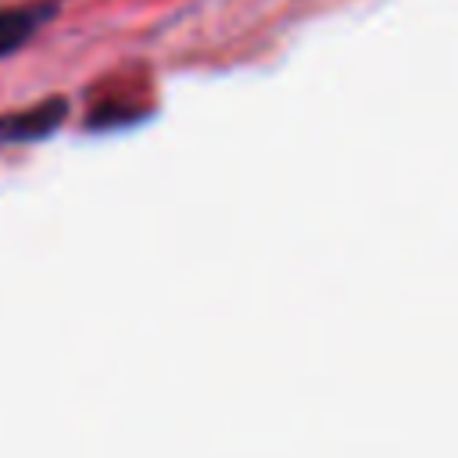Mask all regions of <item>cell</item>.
Masks as SVG:
<instances>
[{"label":"cell","mask_w":458,"mask_h":458,"mask_svg":"<svg viewBox=\"0 0 458 458\" xmlns=\"http://www.w3.org/2000/svg\"><path fill=\"white\" fill-rule=\"evenodd\" d=\"M61 118H64V100H50L43 107H32V111H21V114H7V118H0V143L39 140L54 125H61Z\"/></svg>","instance_id":"cell-1"},{"label":"cell","mask_w":458,"mask_h":458,"mask_svg":"<svg viewBox=\"0 0 458 458\" xmlns=\"http://www.w3.org/2000/svg\"><path fill=\"white\" fill-rule=\"evenodd\" d=\"M50 14H54V4H39V7H7V11H0V57L14 54Z\"/></svg>","instance_id":"cell-2"}]
</instances>
